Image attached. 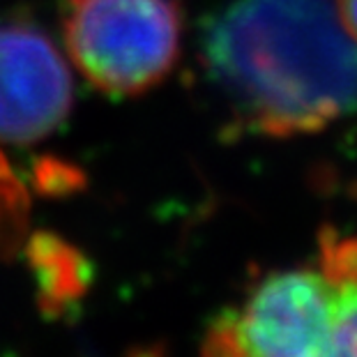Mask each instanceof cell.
<instances>
[{
	"mask_svg": "<svg viewBox=\"0 0 357 357\" xmlns=\"http://www.w3.org/2000/svg\"><path fill=\"white\" fill-rule=\"evenodd\" d=\"M37 182H40V187L44 192H65V189H70L72 185H79L81 182V176L79 173H74L70 166L65 164H58V162H47L37 173Z\"/></svg>",
	"mask_w": 357,
	"mask_h": 357,
	"instance_id": "cell-7",
	"label": "cell"
},
{
	"mask_svg": "<svg viewBox=\"0 0 357 357\" xmlns=\"http://www.w3.org/2000/svg\"><path fill=\"white\" fill-rule=\"evenodd\" d=\"M28 252L40 275L42 291L49 295V302L56 305L58 300H70L86 291V258L67 247L60 238L51 233L35 235Z\"/></svg>",
	"mask_w": 357,
	"mask_h": 357,
	"instance_id": "cell-5",
	"label": "cell"
},
{
	"mask_svg": "<svg viewBox=\"0 0 357 357\" xmlns=\"http://www.w3.org/2000/svg\"><path fill=\"white\" fill-rule=\"evenodd\" d=\"M346 30L357 40V0H334Z\"/></svg>",
	"mask_w": 357,
	"mask_h": 357,
	"instance_id": "cell-8",
	"label": "cell"
},
{
	"mask_svg": "<svg viewBox=\"0 0 357 357\" xmlns=\"http://www.w3.org/2000/svg\"><path fill=\"white\" fill-rule=\"evenodd\" d=\"M72 74L44 30L26 19L0 24V141L30 146L70 116Z\"/></svg>",
	"mask_w": 357,
	"mask_h": 357,
	"instance_id": "cell-4",
	"label": "cell"
},
{
	"mask_svg": "<svg viewBox=\"0 0 357 357\" xmlns=\"http://www.w3.org/2000/svg\"><path fill=\"white\" fill-rule=\"evenodd\" d=\"M63 37L90 86L143 95L178 63L182 12L176 0H63Z\"/></svg>",
	"mask_w": 357,
	"mask_h": 357,
	"instance_id": "cell-3",
	"label": "cell"
},
{
	"mask_svg": "<svg viewBox=\"0 0 357 357\" xmlns=\"http://www.w3.org/2000/svg\"><path fill=\"white\" fill-rule=\"evenodd\" d=\"M203 51L219 90L258 134H314L357 111V40L334 0H235Z\"/></svg>",
	"mask_w": 357,
	"mask_h": 357,
	"instance_id": "cell-1",
	"label": "cell"
},
{
	"mask_svg": "<svg viewBox=\"0 0 357 357\" xmlns=\"http://www.w3.org/2000/svg\"><path fill=\"white\" fill-rule=\"evenodd\" d=\"M208 357H357V275L272 272L215 325Z\"/></svg>",
	"mask_w": 357,
	"mask_h": 357,
	"instance_id": "cell-2",
	"label": "cell"
},
{
	"mask_svg": "<svg viewBox=\"0 0 357 357\" xmlns=\"http://www.w3.org/2000/svg\"><path fill=\"white\" fill-rule=\"evenodd\" d=\"M28 194L12 173L7 159L0 155V238L19 235L26 222Z\"/></svg>",
	"mask_w": 357,
	"mask_h": 357,
	"instance_id": "cell-6",
	"label": "cell"
}]
</instances>
